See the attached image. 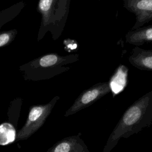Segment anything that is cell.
<instances>
[{
    "mask_svg": "<svg viewBox=\"0 0 152 152\" xmlns=\"http://www.w3.org/2000/svg\"><path fill=\"white\" fill-rule=\"evenodd\" d=\"M15 126L9 122L0 124V145H6L12 143L16 140Z\"/></svg>",
    "mask_w": 152,
    "mask_h": 152,
    "instance_id": "10",
    "label": "cell"
},
{
    "mask_svg": "<svg viewBox=\"0 0 152 152\" xmlns=\"http://www.w3.org/2000/svg\"><path fill=\"white\" fill-rule=\"evenodd\" d=\"M22 99L17 98L11 102L7 112L9 122L15 126H17V122L20 116Z\"/></svg>",
    "mask_w": 152,
    "mask_h": 152,
    "instance_id": "11",
    "label": "cell"
},
{
    "mask_svg": "<svg viewBox=\"0 0 152 152\" xmlns=\"http://www.w3.org/2000/svg\"><path fill=\"white\" fill-rule=\"evenodd\" d=\"M59 99V96H56L46 104L31 106L25 124L17 132L15 141L28 139L40 129L50 115Z\"/></svg>",
    "mask_w": 152,
    "mask_h": 152,
    "instance_id": "4",
    "label": "cell"
},
{
    "mask_svg": "<svg viewBox=\"0 0 152 152\" xmlns=\"http://www.w3.org/2000/svg\"><path fill=\"white\" fill-rule=\"evenodd\" d=\"M63 44L64 45V49L69 53L77 51L79 47V45L75 40L69 38L64 40Z\"/></svg>",
    "mask_w": 152,
    "mask_h": 152,
    "instance_id": "13",
    "label": "cell"
},
{
    "mask_svg": "<svg viewBox=\"0 0 152 152\" xmlns=\"http://www.w3.org/2000/svg\"><path fill=\"white\" fill-rule=\"evenodd\" d=\"M152 124V91L130 106L110 135L103 152H110L121 138H128Z\"/></svg>",
    "mask_w": 152,
    "mask_h": 152,
    "instance_id": "1",
    "label": "cell"
},
{
    "mask_svg": "<svg viewBox=\"0 0 152 152\" xmlns=\"http://www.w3.org/2000/svg\"><path fill=\"white\" fill-rule=\"evenodd\" d=\"M70 0H39L37 10L41 15L37 40L48 31L53 40L60 37L68 18Z\"/></svg>",
    "mask_w": 152,
    "mask_h": 152,
    "instance_id": "3",
    "label": "cell"
},
{
    "mask_svg": "<svg viewBox=\"0 0 152 152\" xmlns=\"http://www.w3.org/2000/svg\"><path fill=\"white\" fill-rule=\"evenodd\" d=\"M79 55L61 56L57 53H48L20 66L26 80L38 81L49 79L69 69V64L78 61Z\"/></svg>",
    "mask_w": 152,
    "mask_h": 152,
    "instance_id": "2",
    "label": "cell"
},
{
    "mask_svg": "<svg viewBox=\"0 0 152 152\" xmlns=\"http://www.w3.org/2000/svg\"><path fill=\"white\" fill-rule=\"evenodd\" d=\"M17 34V30L12 29L0 33V48L10 44Z\"/></svg>",
    "mask_w": 152,
    "mask_h": 152,
    "instance_id": "12",
    "label": "cell"
},
{
    "mask_svg": "<svg viewBox=\"0 0 152 152\" xmlns=\"http://www.w3.org/2000/svg\"><path fill=\"white\" fill-rule=\"evenodd\" d=\"M111 90L110 83H99L83 91L75 99L73 104L66 110L65 117L75 114L78 111L93 104Z\"/></svg>",
    "mask_w": 152,
    "mask_h": 152,
    "instance_id": "5",
    "label": "cell"
},
{
    "mask_svg": "<svg viewBox=\"0 0 152 152\" xmlns=\"http://www.w3.org/2000/svg\"><path fill=\"white\" fill-rule=\"evenodd\" d=\"M122 1L124 7L135 16V23L131 30L142 27L152 20V0Z\"/></svg>",
    "mask_w": 152,
    "mask_h": 152,
    "instance_id": "6",
    "label": "cell"
},
{
    "mask_svg": "<svg viewBox=\"0 0 152 152\" xmlns=\"http://www.w3.org/2000/svg\"><path fill=\"white\" fill-rule=\"evenodd\" d=\"M128 62L140 70L152 71V49H144L135 46L128 57Z\"/></svg>",
    "mask_w": 152,
    "mask_h": 152,
    "instance_id": "8",
    "label": "cell"
},
{
    "mask_svg": "<svg viewBox=\"0 0 152 152\" xmlns=\"http://www.w3.org/2000/svg\"><path fill=\"white\" fill-rule=\"evenodd\" d=\"M46 152H89L78 135L67 137L55 143Z\"/></svg>",
    "mask_w": 152,
    "mask_h": 152,
    "instance_id": "7",
    "label": "cell"
},
{
    "mask_svg": "<svg viewBox=\"0 0 152 152\" xmlns=\"http://www.w3.org/2000/svg\"><path fill=\"white\" fill-rule=\"evenodd\" d=\"M125 39L126 43L135 46L152 42V25L131 30L126 34Z\"/></svg>",
    "mask_w": 152,
    "mask_h": 152,
    "instance_id": "9",
    "label": "cell"
}]
</instances>
